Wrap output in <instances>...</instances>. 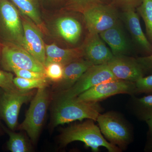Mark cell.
Wrapping results in <instances>:
<instances>
[{"instance_id": "obj_8", "label": "cell", "mask_w": 152, "mask_h": 152, "mask_svg": "<svg viewBox=\"0 0 152 152\" xmlns=\"http://www.w3.org/2000/svg\"><path fill=\"white\" fill-rule=\"evenodd\" d=\"M134 94H135V83L113 80L96 85L75 98L78 101L97 103L114 95Z\"/></svg>"}, {"instance_id": "obj_20", "label": "cell", "mask_w": 152, "mask_h": 152, "mask_svg": "<svg viewBox=\"0 0 152 152\" xmlns=\"http://www.w3.org/2000/svg\"><path fill=\"white\" fill-rule=\"evenodd\" d=\"M9 136L7 148L12 152H28L30 151L28 144L22 134L17 133L4 128Z\"/></svg>"}, {"instance_id": "obj_15", "label": "cell", "mask_w": 152, "mask_h": 152, "mask_svg": "<svg viewBox=\"0 0 152 152\" xmlns=\"http://www.w3.org/2000/svg\"><path fill=\"white\" fill-rule=\"evenodd\" d=\"M45 65L50 63H57L64 66L82 58L84 56L83 48L62 49L54 43L45 45Z\"/></svg>"}, {"instance_id": "obj_31", "label": "cell", "mask_w": 152, "mask_h": 152, "mask_svg": "<svg viewBox=\"0 0 152 152\" xmlns=\"http://www.w3.org/2000/svg\"><path fill=\"white\" fill-rule=\"evenodd\" d=\"M150 144H151V148H152V140H151V143H150Z\"/></svg>"}, {"instance_id": "obj_26", "label": "cell", "mask_w": 152, "mask_h": 152, "mask_svg": "<svg viewBox=\"0 0 152 152\" xmlns=\"http://www.w3.org/2000/svg\"><path fill=\"white\" fill-rule=\"evenodd\" d=\"M135 94L152 93V75L143 77L135 83Z\"/></svg>"}, {"instance_id": "obj_9", "label": "cell", "mask_w": 152, "mask_h": 152, "mask_svg": "<svg viewBox=\"0 0 152 152\" xmlns=\"http://www.w3.org/2000/svg\"><path fill=\"white\" fill-rule=\"evenodd\" d=\"M90 34H99L118 23V15L111 6L98 4L83 12Z\"/></svg>"}, {"instance_id": "obj_3", "label": "cell", "mask_w": 152, "mask_h": 152, "mask_svg": "<svg viewBox=\"0 0 152 152\" xmlns=\"http://www.w3.org/2000/svg\"><path fill=\"white\" fill-rule=\"evenodd\" d=\"M49 101L46 87L38 89L20 128L26 131L33 143L39 137L43 124Z\"/></svg>"}, {"instance_id": "obj_22", "label": "cell", "mask_w": 152, "mask_h": 152, "mask_svg": "<svg viewBox=\"0 0 152 152\" xmlns=\"http://www.w3.org/2000/svg\"><path fill=\"white\" fill-rule=\"evenodd\" d=\"M136 115L140 119L147 121L152 118V94L135 99Z\"/></svg>"}, {"instance_id": "obj_14", "label": "cell", "mask_w": 152, "mask_h": 152, "mask_svg": "<svg viewBox=\"0 0 152 152\" xmlns=\"http://www.w3.org/2000/svg\"><path fill=\"white\" fill-rule=\"evenodd\" d=\"M123 18L129 31L136 43L147 53H152V45L145 34L140 23L139 14L132 5L128 6L124 13Z\"/></svg>"}, {"instance_id": "obj_21", "label": "cell", "mask_w": 152, "mask_h": 152, "mask_svg": "<svg viewBox=\"0 0 152 152\" xmlns=\"http://www.w3.org/2000/svg\"><path fill=\"white\" fill-rule=\"evenodd\" d=\"M137 10L143 20L147 36L152 43V0H141L140 4Z\"/></svg>"}, {"instance_id": "obj_13", "label": "cell", "mask_w": 152, "mask_h": 152, "mask_svg": "<svg viewBox=\"0 0 152 152\" xmlns=\"http://www.w3.org/2000/svg\"><path fill=\"white\" fill-rule=\"evenodd\" d=\"M83 48L84 56L94 65L107 64L114 57L99 34L89 33Z\"/></svg>"}, {"instance_id": "obj_16", "label": "cell", "mask_w": 152, "mask_h": 152, "mask_svg": "<svg viewBox=\"0 0 152 152\" xmlns=\"http://www.w3.org/2000/svg\"><path fill=\"white\" fill-rule=\"evenodd\" d=\"M93 65L88 60L81 58L65 66L63 78L58 86L59 90L61 92L69 89Z\"/></svg>"}, {"instance_id": "obj_5", "label": "cell", "mask_w": 152, "mask_h": 152, "mask_svg": "<svg viewBox=\"0 0 152 152\" xmlns=\"http://www.w3.org/2000/svg\"><path fill=\"white\" fill-rule=\"evenodd\" d=\"M117 80L107 64L93 65L90 67L71 88L61 92L57 100H65L77 97L96 85L103 82Z\"/></svg>"}, {"instance_id": "obj_30", "label": "cell", "mask_w": 152, "mask_h": 152, "mask_svg": "<svg viewBox=\"0 0 152 152\" xmlns=\"http://www.w3.org/2000/svg\"><path fill=\"white\" fill-rule=\"evenodd\" d=\"M146 122L148 126L150 132L152 134V118L149 120H147V121H146Z\"/></svg>"}, {"instance_id": "obj_4", "label": "cell", "mask_w": 152, "mask_h": 152, "mask_svg": "<svg viewBox=\"0 0 152 152\" xmlns=\"http://www.w3.org/2000/svg\"><path fill=\"white\" fill-rule=\"evenodd\" d=\"M102 134L111 143L121 148H124L132 139L131 131L118 114L108 112L100 114L96 120Z\"/></svg>"}, {"instance_id": "obj_18", "label": "cell", "mask_w": 152, "mask_h": 152, "mask_svg": "<svg viewBox=\"0 0 152 152\" xmlns=\"http://www.w3.org/2000/svg\"><path fill=\"white\" fill-rule=\"evenodd\" d=\"M56 28L59 34L68 42L77 43L81 35L82 26L78 21L72 17L60 18L56 23Z\"/></svg>"}, {"instance_id": "obj_28", "label": "cell", "mask_w": 152, "mask_h": 152, "mask_svg": "<svg viewBox=\"0 0 152 152\" xmlns=\"http://www.w3.org/2000/svg\"><path fill=\"white\" fill-rule=\"evenodd\" d=\"M11 72L15 74L17 77L28 79H40L47 78L45 74L39 72L29 70L23 69H13Z\"/></svg>"}, {"instance_id": "obj_24", "label": "cell", "mask_w": 152, "mask_h": 152, "mask_svg": "<svg viewBox=\"0 0 152 152\" xmlns=\"http://www.w3.org/2000/svg\"><path fill=\"white\" fill-rule=\"evenodd\" d=\"M45 74L47 79L58 83L64 76V66L59 63H50L45 66Z\"/></svg>"}, {"instance_id": "obj_10", "label": "cell", "mask_w": 152, "mask_h": 152, "mask_svg": "<svg viewBox=\"0 0 152 152\" xmlns=\"http://www.w3.org/2000/svg\"><path fill=\"white\" fill-rule=\"evenodd\" d=\"M0 20L9 42L23 47L24 41L23 23L16 6L8 0H0Z\"/></svg>"}, {"instance_id": "obj_17", "label": "cell", "mask_w": 152, "mask_h": 152, "mask_svg": "<svg viewBox=\"0 0 152 152\" xmlns=\"http://www.w3.org/2000/svg\"><path fill=\"white\" fill-rule=\"evenodd\" d=\"M99 34L111 48L114 56H123L127 51L129 44L118 23Z\"/></svg>"}, {"instance_id": "obj_32", "label": "cell", "mask_w": 152, "mask_h": 152, "mask_svg": "<svg viewBox=\"0 0 152 152\" xmlns=\"http://www.w3.org/2000/svg\"><path fill=\"white\" fill-rule=\"evenodd\" d=\"M0 132H1V129H0Z\"/></svg>"}, {"instance_id": "obj_19", "label": "cell", "mask_w": 152, "mask_h": 152, "mask_svg": "<svg viewBox=\"0 0 152 152\" xmlns=\"http://www.w3.org/2000/svg\"><path fill=\"white\" fill-rule=\"evenodd\" d=\"M23 15L31 21L39 29L45 32L46 29L41 18L37 0H10Z\"/></svg>"}, {"instance_id": "obj_25", "label": "cell", "mask_w": 152, "mask_h": 152, "mask_svg": "<svg viewBox=\"0 0 152 152\" xmlns=\"http://www.w3.org/2000/svg\"><path fill=\"white\" fill-rule=\"evenodd\" d=\"M102 0H68V7L82 13L95 5L101 4Z\"/></svg>"}, {"instance_id": "obj_7", "label": "cell", "mask_w": 152, "mask_h": 152, "mask_svg": "<svg viewBox=\"0 0 152 152\" xmlns=\"http://www.w3.org/2000/svg\"><path fill=\"white\" fill-rule=\"evenodd\" d=\"M33 92L17 88L4 91L0 96V116L11 130H14L18 124L20 110L23 104L32 98Z\"/></svg>"}, {"instance_id": "obj_1", "label": "cell", "mask_w": 152, "mask_h": 152, "mask_svg": "<svg viewBox=\"0 0 152 152\" xmlns=\"http://www.w3.org/2000/svg\"><path fill=\"white\" fill-rule=\"evenodd\" d=\"M94 121L88 119L86 121L72 125L65 129L60 136L61 143L66 145L75 141H80L85 146L91 148L94 152H98L101 147L105 148L109 152H119L122 150L111 143L104 137L99 127Z\"/></svg>"}, {"instance_id": "obj_2", "label": "cell", "mask_w": 152, "mask_h": 152, "mask_svg": "<svg viewBox=\"0 0 152 152\" xmlns=\"http://www.w3.org/2000/svg\"><path fill=\"white\" fill-rule=\"evenodd\" d=\"M102 110L99 102L78 101L76 98L57 100L53 113V126H56L85 119L96 121Z\"/></svg>"}, {"instance_id": "obj_12", "label": "cell", "mask_w": 152, "mask_h": 152, "mask_svg": "<svg viewBox=\"0 0 152 152\" xmlns=\"http://www.w3.org/2000/svg\"><path fill=\"white\" fill-rule=\"evenodd\" d=\"M24 41L23 48L39 62L45 66L46 63L45 45L41 32L33 23L23 20Z\"/></svg>"}, {"instance_id": "obj_6", "label": "cell", "mask_w": 152, "mask_h": 152, "mask_svg": "<svg viewBox=\"0 0 152 152\" xmlns=\"http://www.w3.org/2000/svg\"><path fill=\"white\" fill-rule=\"evenodd\" d=\"M2 64L8 71L23 69L45 73V66L36 59L23 47L8 42L3 45Z\"/></svg>"}, {"instance_id": "obj_29", "label": "cell", "mask_w": 152, "mask_h": 152, "mask_svg": "<svg viewBox=\"0 0 152 152\" xmlns=\"http://www.w3.org/2000/svg\"><path fill=\"white\" fill-rule=\"evenodd\" d=\"M137 60L142 66L144 71L147 70L152 72V53L149 56L140 57Z\"/></svg>"}, {"instance_id": "obj_27", "label": "cell", "mask_w": 152, "mask_h": 152, "mask_svg": "<svg viewBox=\"0 0 152 152\" xmlns=\"http://www.w3.org/2000/svg\"><path fill=\"white\" fill-rule=\"evenodd\" d=\"M13 75L10 72L0 70V88L4 91H10L18 88L13 82Z\"/></svg>"}, {"instance_id": "obj_23", "label": "cell", "mask_w": 152, "mask_h": 152, "mask_svg": "<svg viewBox=\"0 0 152 152\" xmlns=\"http://www.w3.org/2000/svg\"><path fill=\"white\" fill-rule=\"evenodd\" d=\"M13 82L15 86L19 90L30 91L33 89L47 87V78L28 79L17 77H14Z\"/></svg>"}, {"instance_id": "obj_11", "label": "cell", "mask_w": 152, "mask_h": 152, "mask_svg": "<svg viewBox=\"0 0 152 152\" xmlns=\"http://www.w3.org/2000/svg\"><path fill=\"white\" fill-rule=\"evenodd\" d=\"M107 64L117 80L135 83L144 77L143 69L137 59L114 56Z\"/></svg>"}]
</instances>
